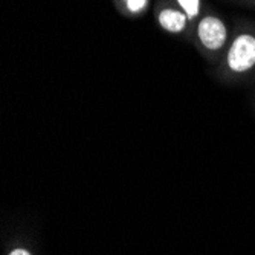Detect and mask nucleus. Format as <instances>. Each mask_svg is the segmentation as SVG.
Segmentation results:
<instances>
[{
    "label": "nucleus",
    "mask_w": 255,
    "mask_h": 255,
    "mask_svg": "<svg viewBox=\"0 0 255 255\" xmlns=\"http://www.w3.org/2000/svg\"><path fill=\"white\" fill-rule=\"evenodd\" d=\"M229 67L236 72H243L255 64V38L251 35H240L228 55Z\"/></svg>",
    "instance_id": "obj_1"
},
{
    "label": "nucleus",
    "mask_w": 255,
    "mask_h": 255,
    "mask_svg": "<svg viewBox=\"0 0 255 255\" xmlns=\"http://www.w3.org/2000/svg\"><path fill=\"white\" fill-rule=\"evenodd\" d=\"M180 6L190 17H196L199 12V0H179Z\"/></svg>",
    "instance_id": "obj_4"
},
{
    "label": "nucleus",
    "mask_w": 255,
    "mask_h": 255,
    "mask_svg": "<svg viewBox=\"0 0 255 255\" xmlns=\"http://www.w3.org/2000/svg\"><path fill=\"white\" fill-rule=\"evenodd\" d=\"M185 15L177 12V11H173V9H165L162 11L160 15H159V21L160 25L164 26L165 29L171 31V32H179L185 28Z\"/></svg>",
    "instance_id": "obj_3"
},
{
    "label": "nucleus",
    "mask_w": 255,
    "mask_h": 255,
    "mask_svg": "<svg viewBox=\"0 0 255 255\" xmlns=\"http://www.w3.org/2000/svg\"><path fill=\"white\" fill-rule=\"evenodd\" d=\"M147 0H127V6L131 12H139L145 6Z\"/></svg>",
    "instance_id": "obj_5"
},
{
    "label": "nucleus",
    "mask_w": 255,
    "mask_h": 255,
    "mask_svg": "<svg viewBox=\"0 0 255 255\" xmlns=\"http://www.w3.org/2000/svg\"><path fill=\"white\" fill-rule=\"evenodd\" d=\"M199 37L208 49H219L226 38L225 25L216 17H206L199 25Z\"/></svg>",
    "instance_id": "obj_2"
},
{
    "label": "nucleus",
    "mask_w": 255,
    "mask_h": 255,
    "mask_svg": "<svg viewBox=\"0 0 255 255\" xmlns=\"http://www.w3.org/2000/svg\"><path fill=\"white\" fill-rule=\"evenodd\" d=\"M9 255H29L26 251H23V249H17V251H14V252H11Z\"/></svg>",
    "instance_id": "obj_6"
}]
</instances>
